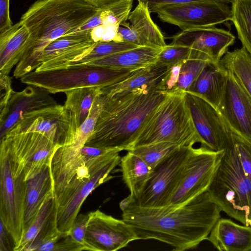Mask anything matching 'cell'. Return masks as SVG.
<instances>
[{
  "label": "cell",
  "mask_w": 251,
  "mask_h": 251,
  "mask_svg": "<svg viewBox=\"0 0 251 251\" xmlns=\"http://www.w3.org/2000/svg\"><path fill=\"white\" fill-rule=\"evenodd\" d=\"M26 132L42 133L61 146L74 143L69 112L64 105L56 104L26 113L6 134Z\"/></svg>",
  "instance_id": "9a60e30c"
},
{
  "label": "cell",
  "mask_w": 251,
  "mask_h": 251,
  "mask_svg": "<svg viewBox=\"0 0 251 251\" xmlns=\"http://www.w3.org/2000/svg\"><path fill=\"white\" fill-rule=\"evenodd\" d=\"M209 62L203 59L195 58H189L184 61L174 92H186Z\"/></svg>",
  "instance_id": "e575fe53"
},
{
  "label": "cell",
  "mask_w": 251,
  "mask_h": 251,
  "mask_svg": "<svg viewBox=\"0 0 251 251\" xmlns=\"http://www.w3.org/2000/svg\"><path fill=\"white\" fill-rule=\"evenodd\" d=\"M184 98L201 147L215 151L225 150L231 131L218 110L192 94L185 92Z\"/></svg>",
  "instance_id": "4fadbf2b"
},
{
  "label": "cell",
  "mask_w": 251,
  "mask_h": 251,
  "mask_svg": "<svg viewBox=\"0 0 251 251\" xmlns=\"http://www.w3.org/2000/svg\"><path fill=\"white\" fill-rule=\"evenodd\" d=\"M227 81L218 111L231 132L251 143V97L226 70Z\"/></svg>",
  "instance_id": "ac0fdd59"
},
{
  "label": "cell",
  "mask_w": 251,
  "mask_h": 251,
  "mask_svg": "<svg viewBox=\"0 0 251 251\" xmlns=\"http://www.w3.org/2000/svg\"><path fill=\"white\" fill-rule=\"evenodd\" d=\"M0 144L24 170L25 181L35 177L50 165L54 151L60 146L37 132L6 134L0 139Z\"/></svg>",
  "instance_id": "7c38bea8"
},
{
  "label": "cell",
  "mask_w": 251,
  "mask_h": 251,
  "mask_svg": "<svg viewBox=\"0 0 251 251\" xmlns=\"http://www.w3.org/2000/svg\"><path fill=\"white\" fill-rule=\"evenodd\" d=\"M221 211L205 191L178 207H144L133 202L122 217L138 240L155 239L184 251L207 240Z\"/></svg>",
  "instance_id": "6da1fadb"
},
{
  "label": "cell",
  "mask_w": 251,
  "mask_h": 251,
  "mask_svg": "<svg viewBox=\"0 0 251 251\" xmlns=\"http://www.w3.org/2000/svg\"><path fill=\"white\" fill-rule=\"evenodd\" d=\"M251 97V54L244 48L227 51L220 61Z\"/></svg>",
  "instance_id": "f546056e"
},
{
  "label": "cell",
  "mask_w": 251,
  "mask_h": 251,
  "mask_svg": "<svg viewBox=\"0 0 251 251\" xmlns=\"http://www.w3.org/2000/svg\"><path fill=\"white\" fill-rule=\"evenodd\" d=\"M86 251L84 245L75 241L69 232L59 231L42 243L36 251Z\"/></svg>",
  "instance_id": "d590c367"
},
{
  "label": "cell",
  "mask_w": 251,
  "mask_h": 251,
  "mask_svg": "<svg viewBox=\"0 0 251 251\" xmlns=\"http://www.w3.org/2000/svg\"><path fill=\"white\" fill-rule=\"evenodd\" d=\"M191 49L187 47L167 45L159 53L155 63L160 66L171 67L190 58Z\"/></svg>",
  "instance_id": "8d00e7d4"
},
{
  "label": "cell",
  "mask_w": 251,
  "mask_h": 251,
  "mask_svg": "<svg viewBox=\"0 0 251 251\" xmlns=\"http://www.w3.org/2000/svg\"><path fill=\"white\" fill-rule=\"evenodd\" d=\"M50 94L44 88L30 85L22 91L15 92L4 110L0 112V139L26 113L57 104Z\"/></svg>",
  "instance_id": "d6986e66"
},
{
  "label": "cell",
  "mask_w": 251,
  "mask_h": 251,
  "mask_svg": "<svg viewBox=\"0 0 251 251\" xmlns=\"http://www.w3.org/2000/svg\"><path fill=\"white\" fill-rule=\"evenodd\" d=\"M109 99L107 95L102 93L96 97L88 117L77 129L75 142L72 145L80 148L85 145L92 134L100 115Z\"/></svg>",
  "instance_id": "d6a6232c"
},
{
  "label": "cell",
  "mask_w": 251,
  "mask_h": 251,
  "mask_svg": "<svg viewBox=\"0 0 251 251\" xmlns=\"http://www.w3.org/2000/svg\"><path fill=\"white\" fill-rule=\"evenodd\" d=\"M0 112L4 110L15 92L12 87L11 77L9 75L0 73Z\"/></svg>",
  "instance_id": "60d3db41"
},
{
  "label": "cell",
  "mask_w": 251,
  "mask_h": 251,
  "mask_svg": "<svg viewBox=\"0 0 251 251\" xmlns=\"http://www.w3.org/2000/svg\"><path fill=\"white\" fill-rule=\"evenodd\" d=\"M139 47L129 42L98 41L93 49L83 58L70 65L88 64L117 53Z\"/></svg>",
  "instance_id": "836d02e7"
},
{
  "label": "cell",
  "mask_w": 251,
  "mask_h": 251,
  "mask_svg": "<svg viewBox=\"0 0 251 251\" xmlns=\"http://www.w3.org/2000/svg\"><path fill=\"white\" fill-rule=\"evenodd\" d=\"M162 48L139 46L88 64L113 69L135 70L155 63Z\"/></svg>",
  "instance_id": "4316f807"
},
{
  "label": "cell",
  "mask_w": 251,
  "mask_h": 251,
  "mask_svg": "<svg viewBox=\"0 0 251 251\" xmlns=\"http://www.w3.org/2000/svg\"><path fill=\"white\" fill-rule=\"evenodd\" d=\"M171 39L170 45L191 49L190 58L219 63L228 48L234 44L235 37L229 31L212 26L182 31Z\"/></svg>",
  "instance_id": "2e32d148"
},
{
  "label": "cell",
  "mask_w": 251,
  "mask_h": 251,
  "mask_svg": "<svg viewBox=\"0 0 251 251\" xmlns=\"http://www.w3.org/2000/svg\"><path fill=\"white\" fill-rule=\"evenodd\" d=\"M24 170L13 160L6 149L0 147V220L19 245L24 235V205L25 190Z\"/></svg>",
  "instance_id": "ba28073f"
},
{
  "label": "cell",
  "mask_w": 251,
  "mask_h": 251,
  "mask_svg": "<svg viewBox=\"0 0 251 251\" xmlns=\"http://www.w3.org/2000/svg\"><path fill=\"white\" fill-rule=\"evenodd\" d=\"M134 200L135 198L130 194L123 199L119 204L121 210L124 212L127 210Z\"/></svg>",
  "instance_id": "bcb514c9"
},
{
  "label": "cell",
  "mask_w": 251,
  "mask_h": 251,
  "mask_svg": "<svg viewBox=\"0 0 251 251\" xmlns=\"http://www.w3.org/2000/svg\"><path fill=\"white\" fill-rule=\"evenodd\" d=\"M179 147L174 143L160 142L135 147L128 151L141 157L153 170Z\"/></svg>",
  "instance_id": "1f68e13d"
},
{
  "label": "cell",
  "mask_w": 251,
  "mask_h": 251,
  "mask_svg": "<svg viewBox=\"0 0 251 251\" xmlns=\"http://www.w3.org/2000/svg\"><path fill=\"white\" fill-rule=\"evenodd\" d=\"M230 140L247 177L251 182V143L231 132Z\"/></svg>",
  "instance_id": "74e56055"
},
{
  "label": "cell",
  "mask_w": 251,
  "mask_h": 251,
  "mask_svg": "<svg viewBox=\"0 0 251 251\" xmlns=\"http://www.w3.org/2000/svg\"><path fill=\"white\" fill-rule=\"evenodd\" d=\"M207 191L221 211L251 226V182L245 174L230 137Z\"/></svg>",
  "instance_id": "277c9868"
},
{
  "label": "cell",
  "mask_w": 251,
  "mask_h": 251,
  "mask_svg": "<svg viewBox=\"0 0 251 251\" xmlns=\"http://www.w3.org/2000/svg\"><path fill=\"white\" fill-rule=\"evenodd\" d=\"M149 9L161 21L182 31L215 26L232 19L231 9L227 3L215 1L154 5Z\"/></svg>",
  "instance_id": "8fae6325"
},
{
  "label": "cell",
  "mask_w": 251,
  "mask_h": 251,
  "mask_svg": "<svg viewBox=\"0 0 251 251\" xmlns=\"http://www.w3.org/2000/svg\"><path fill=\"white\" fill-rule=\"evenodd\" d=\"M168 94L135 89L109 98L84 146L130 150L146 121Z\"/></svg>",
  "instance_id": "3957f363"
},
{
  "label": "cell",
  "mask_w": 251,
  "mask_h": 251,
  "mask_svg": "<svg viewBox=\"0 0 251 251\" xmlns=\"http://www.w3.org/2000/svg\"><path fill=\"white\" fill-rule=\"evenodd\" d=\"M119 152L112 151L89 160L55 195L57 226L59 231L69 232L88 196L97 187L113 177L110 173L120 164Z\"/></svg>",
  "instance_id": "5b68a950"
},
{
  "label": "cell",
  "mask_w": 251,
  "mask_h": 251,
  "mask_svg": "<svg viewBox=\"0 0 251 251\" xmlns=\"http://www.w3.org/2000/svg\"><path fill=\"white\" fill-rule=\"evenodd\" d=\"M120 165L123 180L130 194L136 199L143 191L152 170L141 157L129 151L121 158Z\"/></svg>",
  "instance_id": "f1b7e54d"
},
{
  "label": "cell",
  "mask_w": 251,
  "mask_h": 251,
  "mask_svg": "<svg viewBox=\"0 0 251 251\" xmlns=\"http://www.w3.org/2000/svg\"><path fill=\"white\" fill-rule=\"evenodd\" d=\"M147 4L148 8L154 5L164 4H177L194 2L215 1L225 3H232L234 0H137Z\"/></svg>",
  "instance_id": "7bdbcfd3"
},
{
  "label": "cell",
  "mask_w": 251,
  "mask_h": 251,
  "mask_svg": "<svg viewBox=\"0 0 251 251\" xmlns=\"http://www.w3.org/2000/svg\"><path fill=\"white\" fill-rule=\"evenodd\" d=\"M170 68L154 63L136 70L123 81L101 88L102 94L112 98L135 89L158 91L160 83Z\"/></svg>",
  "instance_id": "d4e9b609"
},
{
  "label": "cell",
  "mask_w": 251,
  "mask_h": 251,
  "mask_svg": "<svg viewBox=\"0 0 251 251\" xmlns=\"http://www.w3.org/2000/svg\"><path fill=\"white\" fill-rule=\"evenodd\" d=\"M99 9L86 0H37L22 15L20 21L29 38L13 76L19 78L35 71L44 50L51 42L85 24Z\"/></svg>",
  "instance_id": "7a4b0ae2"
},
{
  "label": "cell",
  "mask_w": 251,
  "mask_h": 251,
  "mask_svg": "<svg viewBox=\"0 0 251 251\" xmlns=\"http://www.w3.org/2000/svg\"><path fill=\"white\" fill-rule=\"evenodd\" d=\"M207 240L220 251H251V226L221 218Z\"/></svg>",
  "instance_id": "7402d4cb"
},
{
  "label": "cell",
  "mask_w": 251,
  "mask_h": 251,
  "mask_svg": "<svg viewBox=\"0 0 251 251\" xmlns=\"http://www.w3.org/2000/svg\"><path fill=\"white\" fill-rule=\"evenodd\" d=\"M127 20L129 22L124 26H119L118 29L124 42L138 46L163 48L167 45L164 35L152 21L146 3L138 1Z\"/></svg>",
  "instance_id": "ffe728a7"
},
{
  "label": "cell",
  "mask_w": 251,
  "mask_h": 251,
  "mask_svg": "<svg viewBox=\"0 0 251 251\" xmlns=\"http://www.w3.org/2000/svg\"><path fill=\"white\" fill-rule=\"evenodd\" d=\"M89 3L99 9H105L110 6L126 0H86Z\"/></svg>",
  "instance_id": "f6af8a7d"
},
{
  "label": "cell",
  "mask_w": 251,
  "mask_h": 251,
  "mask_svg": "<svg viewBox=\"0 0 251 251\" xmlns=\"http://www.w3.org/2000/svg\"><path fill=\"white\" fill-rule=\"evenodd\" d=\"M193 149L180 147L160 162L152 170L143 191L133 202L144 207L167 206Z\"/></svg>",
  "instance_id": "30bf717a"
},
{
  "label": "cell",
  "mask_w": 251,
  "mask_h": 251,
  "mask_svg": "<svg viewBox=\"0 0 251 251\" xmlns=\"http://www.w3.org/2000/svg\"><path fill=\"white\" fill-rule=\"evenodd\" d=\"M134 71L89 64H73L60 69L34 71L23 76L20 80L23 83L40 87L50 94H55L84 87L103 88L123 81Z\"/></svg>",
  "instance_id": "52a82bcc"
},
{
  "label": "cell",
  "mask_w": 251,
  "mask_h": 251,
  "mask_svg": "<svg viewBox=\"0 0 251 251\" xmlns=\"http://www.w3.org/2000/svg\"><path fill=\"white\" fill-rule=\"evenodd\" d=\"M0 251H14V240L2 222L0 220Z\"/></svg>",
  "instance_id": "ee69618b"
},
{
  "label": "cell",
  "mask_w": 251,
  "mask_h": 251,
  "mask_svg": "<svg viewBox=\"0 0 251 251\" xmlns=\"http://www.w3.org/2000/svg\"><path fill=\"white\" fill-rule=\"evenodd\" d=\"M101 89L97 87H84L64 93L66 98L64 106L69 112L74 143L77 129L88 117L94 100L102 93Z\"/></svg>",
  "instance_id": "83f0119b"
},
{
  "label": "cell",
  "mask_w": 251,
  "mask_h": 251,
  "mask_svg": "<svg viewBox=\"0 0 251 251\" xmlns=\"http://www.w3.org/2000/svg\"><path fill=\"white\" fill-rule=\"evenodd\" d=\"M89 218L90 212L78 214L74 221L70 230L69 231L71 237L75 241L84 245V237Z\"/></svg>",
  "instance_id": "ab89813d"
},
{
  "label": "cell",
  "mask_w": 251,
  "mask_h": 251,
  "mask_svg": "<svg viewBox=\"0 0 251 251\" xmlns=\"http://www.w3.org/2000/svg\"><path fill=\"white\" fill-rule=\"evenodd\" d=\"M184 93L168 94L146 121L131 149L160 142L180 147H193L200 143L185 104Z\"/></svg>",
  "instance_id": "8992f818"
},
{
  "label": "cell",
  "mask_w": 251,
  "mask_h": 251,
  "mask_svg": "<svg viewBox=\"0 0 251 251\" xmlns=\"http://www.w3.org/2000/svg\"><path fill=\"white\" fill-rule=\"evenodd\" d=\"M56 217L57 203L53 192L44 202L15 251H36L42 243L60 231L57 228Z\"/></svg>",
  "instance_id": "44dd1931"
},
{
  "label": "cell",
  "mask_w": 251,
  "mask_h": 251,
  "mask_svg": "<svg viewBox=\"0 0 251 251\" xmlns=\"http://www.w3.org/2000/svg\"><path fill=\"white\" fill-rule=\"evenodd\" d=\"M225 150L215 151L202 147L193 148L167 206H181L207 191Z\"/></svg>",
  "instance_id": "9c48e42d"
},
{
  "label": "cell",
  "mask_w": 251,
  "mask_h": 251,
  "mask_svg": "<svg viewBox=\"0 0 251 251\" xmlns=\"http://www.w3.org/2000/svg\"><path fill=\"white\" fill-rule=\"evenodd\" d=\"M53 192V179L50 164L35 177L26 181L24 205V234L33 223L47 198Z\"/></svg>",
  "instance_id": "603a6c76"
},
{
  "label": "cell",
  "mask_w": 251,
  "mask_h": 251,
  "mask_svg": "<svg viewBox=\"0 0 251 251\" xmlns=\"http://www.w3.org/2000/svg\"><path fill=\"white\" fill-rule=\"evenodd\" d=\"M227 78V72L220 63L209 62L186 92L202 98L217 109Z\"/></svg>",
  "instance_id": "cb8c5ba5"
},
{
  "label": "cell",
  "mask_w": 251,
  "mask_h": 251,
  "mask_svg": "<svg viewBox=\"0 0 251 251\" xmlns=\"http://www.w3.org/2000/svg\"><path fill=\"white\" fill-rule=\"evenodd\" d=\"M184 61L179 62L170 68L160 83L158 91L167 93L174 92L177 83L180 69Z\"/></svg>",
  "instance_id": "f35d334b"
},
{
  "label": "cell",
  "mask_w": 251,
  "mask_h": 251,
  "mask_svg": "<svg viewBox=\"0 0 251 251\" xmlns=\"http://www.w3.org/2000/svg\"><path fill=\"white\" fill-rule=\"evenodd\" d=\"M9 1L10 0H0V33L13 25L10 16Z\"/></svg>",
  "instance_id": "b9f144b4"
},
{
  "label": "cell",
  "mask_w": 251,
  "mask_h": 251,
  "mask_svg": "<svg viewBox=\"0 0 251 251\" xmlns=\"http://www.w3.org/2000/svg\"><path fill=\"white\" fill-rule=\"evenodd\" d=\"M97 42L93 31H74L56 39L43 51L36 71L65 68L87 54Z\"/></svg>",
  "instance_id": "e0dca14e"
},
{
  "label": "cell",
  "mask_w": 251,
  "mask_h": 251,
  "mask_svg": "<svg viewBox=\"0 0 251 251\" xmlns=\"http://www.w3.org/2000/svg\"><path fill=\"white\" fill-rule=\"evenodd\" d=\"M137 240L133 229L123 219L99 209L90 212L84 237L86 251H116Z\"/></svg>",
  "instance_id": "5bb4252c"
},
{
  "label": "cell",
  "mask_w": 251,
  "mask_h": 251,
  "mask_svg": "<svg viewBox=\"0 0 251 251\" xmlns=\"http://www.w3.org/2000/svg\"><path fill=\"white\" fill-rule=\"evenodd\" d=\"M231 9L238 38L251 54V0H234Z\"/></svg>",
  "instance_id": "4dcf8cb0"
},
{
  "label": "cell",
  "mask_w": 251,
  "mask_h": 251,
  "mask_svg": "<svg viewBox=\"0 0 251 251\" xmlns=\"http://www.w3.org/2000/svg\"><path fill=\"white\" fill-rule=\"evenodd\" d=\"M29 32L20 21L0 33V73L9 75L22 58Z\"/></svg>",
  "instance_id": "484cf974"
}]
</instances>
